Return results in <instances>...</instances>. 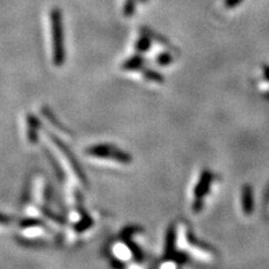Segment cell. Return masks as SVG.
I'll return each instance as SVG.
<instances>
[{"mask_svg": "<svg viewBox=\"0 0 269 269\" xmlns=\"http://www.w3.org/2000/svg\"><path fill=\"white\" fill-rule=\"evenodd\" d=\"M53 43V61L56 66H62L65 62V45H64V25L62 13L54 7L50 14Z\"/></svg>", "mask_w": 269, "mask_h": 269, "instance_id": "obj_1", "label": "cell"}, {"mask_svg": "<svg viewBox=\"0 0 269 269\" xmlns=\"http://www.w3.org/2000/svg\"><path fill=\"white\" fill-rule=\"evenodd\" d=\"M86 154L98 158H110V160H115L123 163V164H129L131 162V156L129 154L124 153V151L111 145L92 146L86 149Z\"/></svg>", "mask_w": 269, "mask_h": 269, "instance_id": "obj_2", "label": "cell"}, {"mask_svg": "<svg viewBox=\"0 0 269 269\" xmlns=\"http://www.w3.org/2000/svg\"><path fill=\"white\" fill-rule=\"evenodd\" d=\"M212 180H213V176H212V174L209 172V170L206 169L202 173V175H201V179L199 184L196 185V188L194 191V203H193V211L194 212H200L202 210L203 207V199L204 196L207 194V192H209Z\"/></svg>", "mask_w": 269, "mask_h": 269, "instance_id": "obj_3", "label": "cell"}, {"mask_svg": "<svg viewBox=\"0 0 269 269\" xmlns=\"http://www.w3.org/2000/svg\"><path fill=\"white\" fill-rule=\"evenodd\" d=\"M50 137L52 138L53 142H54L56 144V146L59 147L60 150L62 151V153L64 154V156L66 157V160L69 161V163H70L71 166H72V168H73V170H74V173L77 174V176L79 177V179H80V181L83 182V183H85V175H84V174H83L82 168L80 167V165L78 164L77 158H75L73 156V154L71 153L70 149L67 148V147L65 145H64L63 143H61V140H59L58 138L54 137V136L51 135V134H50Z\"/></svg>", "mask_w": 269, "mask_h": 269, "instance_id": "obj_4", "label": "cell"}, {"mask_svg": "<svg viewBox=\"0 0 269 269\" xmlns=\"http://www.w3.org/2000/svg\"><path fill=\"white\" fill-rule=\"evenodd\" d=\"M242 207L246 214L252 213L253 211V194L252 188L249 185H246L242 189Z\"/></svg>", "mask_w": 269, "mask_h": 269, "instance_id": "obj_5", "label": "cell"}, {"mask_svg": "<svg viewBox=\"0 0 269 269\" xmlns=\"http://www.w3.org/2000/svg\"><path fill=\"white\" fill-rule=\"evenodd\" d=\"M175 239L176 233L175 229L173 227H169L167 230V234H166V244H165V256L169 257L174 253L175 250Z\"/></svg>", "mask_w": 269, "mask_h": 269, "instance_id": "obj_6", "label": "cell"}, {"mask_svg": "<svg viewBox=\"0 0 269 269\" xmlns=\"http://www.w3.org/2000/svg\"><path fill=\"white\" fill-rule=\"evenodd\" d=\"M143 64H144L143 58H140L139 55H136V56H132V58H130L123 64V69L126 71H136V70L142 69Z\"/></svg>", "mask_w": 269, "mask_h": 269, "instance_id": "obj_7", "label": "cell"}, {"mask_svg": "<svg viewBox=\"0 0 269 269\" xmlns=\"http://www.w3.org/2000/svg\"><path fill=\"white\" fill-rule=\"evenodd\" d=\"M143 73H144V75H145V78L147 79V80H149V81L158 82V83H162L163 81H164V78H163L160 73H157V72L154 70L146 69V70H144Z\"/></svg>", "mask_w": 269, "mask_h": 269, "instance_id": "obj_8", "label": "cell"}, {"mask_svg": "<svg viewBox=\"0 0 269 269\" xmlns=\"http://www.w3.org/2000/svg\"><path fill=\"white\" fill-rule=\"evenodd\" d=\"M91 226H92V219L88 217L86 214H84V217L82 218L81 221L78 222L77 226H75V230L79 231V232H81V231L89 229Z\"/></svg>", "mask_w": 269, "mask_h": 269, "instance_id": "obj_9", "label": "cell"}, {"mask_svg": "<svg viewBox=\"0 0 269 269\" xmlns=\"http://www.w3.org/2000/svg\"><path fill=\"white\" fill-rule=\"evenodd\" d=\"M150 47V40L149 37L143 36L138 40L137 43H136V48H137L138 52H146Z\"/></svg>", "mask_w": 269, "mask_h": 269, "instance_id": "obj_10", "label": "cell"}, {"mask_svg": "<svg viewBox=\"0 0 269 269\" xmlns=\"http://www.w3.org/2000/svg\"><path fill=\"white\" fill-rule=\"evenodd\" d=\"M136 2L137 0H126L124 6V15L127 17H130L135 14L136 10Z\"/></svg>", "mask_w": 269, "mask_h": 269, "instance_id": "obj_11", "label": "cell"}, {"mask_svg": "<svg viewBox=\"0 0 269 269\" xmlns=\"http://www.w3.org/2000/svg\"><path fill=\"white\" fill-rule=\"evenodd\" d=\"M21 228H34V227H44V223L37 219H25L21 222Z\"/></svg>", "mask_w": 269, "mask_h": 269, "instance_id": "obj_12", "label": "cell"}, {"mask_svg": "<svg viewBox=\"0 0 269 269\" xmlns=\"http://www.w3.org/2000/svg\"><path fill=\"white\" fill-rule=\"evenodd\" d=\"M28 121H29V126H30V128H32V129H37V128H39V126H40V121L39 120L33 118V117L30 116ZM32 137H34V140L37 139V132L36 131H33V130L29 131V138L32 139Z\"/></svg>", "mask_w": 269, "mask_h": 269, "instance_id": "obj_13", "label": "cell"}, {"mask_svg": "<svg viewBox=\"0 0 269 269\" xmlns=\"http://www.w3.org/2000/svg\"><path fill=\"white\" fill-rule=\"evenodd\" d=\"M172 56H170L168 53H163L160 56H158L157 62L160 65H167L170 62H172Z\"/></svg>", "mask_w": 269, "mask_h": 269, "instance_id": "obj_14", "label": "cell"}, {"mask_svg": "<svg viewBox=\"0 0 269 269\" xmlns=\"http://www.w3.org/2000/svg\"><path fill=\"white\" fill-rule=\"evenodd\" d=\"M242 0H226V6L229 7V8H232V7H236L239 5Z\"/></svg>", "mask_w": 269, "mask_h": 269, "instance_id": "obj_15", "label": "cell"}, {"mask_svg": "<svg viewBox=\"0 0 269 269\" xmlns=\"http://www.w3.org/2000/svg\"><path fill=\"white\" fill-rule=\"evenodd\" d=\"M9 221H10V218L0 213V223H8Z\"/></svg>", "mask_w": 269, "mask_h": 269, "instance_id": "obj_16", "label": "cell"}, {"mask_svg": "<svg viewBox=\"0 0 269 269\" xmlns=\"http://www.w3.org/2000/svg\"><path fill=\"white\" fill-rule=\"evenodd\" d=\"M265 75H266V78H267V79H269V69L265 70Z\"/></svg>", "mask_w": 269, "mask_h": 269, "instance_id": "obj_17", "label": "cell"}, {"mask_svg": "<svg viewBox=\"0 0 269 269\" xmlns=\"http://www.w3.org/2000/svg\"><path fill=\"white\" fill-rule=\"evenodd\" d=\"M140 2H147V0H139Z\"/></svg>", "mask_w": 269, "mask_h": 269, "instance_id": "obj_18", "label": "cell"}]
</instances>
